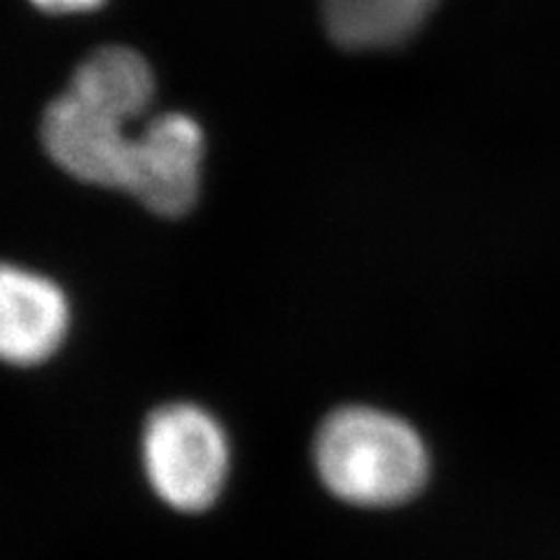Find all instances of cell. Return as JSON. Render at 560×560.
<instances>
[{"instance_id": "1", "label": "cell", "mask_w": 560, "mask_h": 560, "mask_svg": "<svg viewBox=\"0 0 560 560\" xmlns=\"http://www.w3.org/2000/svg\"><path fill=\"white\" fill-rule=\"evenodd\" d=\"M311 455L327 493L364 510L413 500L430 475V455L416 428L374 407L331 411L315 432Z\"/></svg>"}, {"instance_id": "2", "label": "cell", "mask_w": 560, "mask_h": 560, "mask_svg": "<svg viewBox=\"0 0 560 560\" xmlns=\"http://www.w3.org/2000/svg\"><path fill=\"white\" fill-rule=\"evenodd\" d=\"M140 467L152 495L175 514H203L232 475V442L220 420L191 401L154 409L140 434Z\"/></svg>"}, {"instance_id": "3", "label": "cell", "mask_w": 560, "mask_h": 560, "mask_svg": "<svg viewBox=\"0 0 560 560\" xmlns=\"http://www.w3.org/2000/svg\"><path fill=\"white\" fill-rule=\"evenodd\" d=\"M40 136L47 154L73 178L98 187L129 189L136 136L125 131V121L63 92L47 105Z\"/></svg>"}, {"instance_id": "4", "label": "cell", "mask_w": 560, "mask_h": 560, "mask_svg": "<svg viewBox=\"0 0 560 560\" xmlns=\"http://www.w3.org/2000/svg\"><path fill=\"white\" fill-rule=\"evenodd\" d=\"M203 131L183 113L154 117L133 140L131 195L164 218L185 215L201 187Z\"/></svg>"}, {"instance_id": "5", "label": "cell", "mask_w": 560, "mask_h": 560, "mask_svg": "<svg viewBox=\"0 0 560 560\" xmlns=\"http://www.w3.org/2000/svg\"><path fill=\"white\" fill-rule=\"evenodd\" d=\"M70 325L66 294L49 278L0 265V360L35 366L61 348Z\"/></svg>"}, {"instance_id": "6", "label": "cell", "mask_w": 560, "mask_h": 560, "mask_svg": "<svg viewBox=\"0 0 560 560\" xmlns=\"http://www.w3.org/2000/svg\"><path fill=\"white\" fill-rule=\"evenodd\" d=\"M68 92L127 125L152 103V68L129 47H101L78 66Z\"/></svg>"}, {"instance_id": "7", "label": "cell", "mask_w": 560, "mask_h": 560, "mask_svg": "<svg viewBox=\"0 0 560 560\" xmlns=\"http://www.w3.org/2000/svg\"><path fill=\"white\" fill-rule=\"evenodd\" d=\"M436 0H320L329 38L346 49L405 43L428 20Z\"/></svg>"}, {"instance_id": "8", "label": "cell", "mask_w": 560, "mask_h": 560, "mask_svg": "<svg viewBox=\"0 0 560 560\" xmlns=\"http://www.w3.org/2000/svg\"><path fill=\"white\" fill-rule=\"evenodd\" d=\"M33 3L47 12L70 14V12H90L98 8L103 0H33Z\"/></svg>"}]
</instances>
